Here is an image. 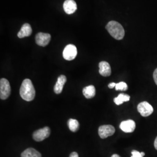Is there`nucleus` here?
Here are the masks:
<instances>
[{
    "label": "nucleus",
    "mask_w": 157,
    "mask_h": 157,
    "mask_svg": "<svg viewBox=\"0 0 157 157\" xmlns=\"http://www.w3.org/2000/svg\"><path fill=\"white\" fill-rule=\"evenodd\" d=\"M20 95L24 100L32 101L36 95V91L32 81L26 78L23 81L20 88Z\"/></svg>",
    "instance_id": "obj_1"
},
{
    "label": "nucleus",
    "mask_w": 157,
    "mask_h": 157,
    "mask_svg": "<svg viewBox=\"0 0 157 157\" xmlns=\"http://www.w3.org/2000/svg\"><path fill=\"white\" fill-rule=\"evenodd\" d=\"M108 33L115 39L122 40L124 36V30L123 26L116 21H110L105 27Z\"/></svg>",
    "instance_id": "obj_2"
},
{
    "label": "nucleus",
    "mask_w": 157,
    "mask_h": 157,
    "mask_svg": "<svg viewBox=\"0 0 157 157\" xmlns=\"http://www.w3.org/2000/svg\"><path fill=\"white\" fill-rule=\"evenodd\" d=\"M11 86L9 81L2 78L0 80V98L1 100H6L11 94Z\"/></svg>",
    "instance_id": "obj_3"
},
{
    "label": "nucleus",
    "mask_w": 157,
    "mask_h": 157,
    "mask_svg": "<svg viewBox=\"0 0 157 157\" xmlns=\"http://www.w3.org/2000/svg\"><path fill=\"white\" fill-rule=\"evenodd\" d=\"M63 57L67 61L74 59L78 54V50L76 46L73 44H68L63 51Z\"/></svg>",
    "instance_id": "obj_4"
},
{
    "label": "nucleus",
    "mask_w": 157,
    "mask_h": 157,
    "mask_svg": "<svg viewBox=\"0 0 157 157\" xmlns=\"http://www.w3.org/2000/svg\"><path fill=\"white\" fill-rule=\"evenodd\" d=\"M50 135V129L48 127H44L35 131L33 134V138L36 141H41L48 138Z\"/></svg>",
    "instance_id": "obj_5"
},
{
    "label": "nucleus",
    "mask_w": 157,
    "mask_h": 157,
    "mask_svg": "<svg viewBox=\"0 0 157 157\" xmlns=\"http://www.w3.org/2000/svg\"><path fill=\"white\" fill-rule=\"evenodd\" d=\"M137 110L143 117H147L151 115L154 109L151 105L147 102H141L137 105Z\"/></svg>",
    "instance_id": "obj_6"
},
{
    "label": "nucleus",
    "mask_w": 157,
    "mask_h": 157,
    "mask_svg": "<svg viewBox=\"0 0 157 157\" xmlns=\"http://www.w3.org/2000/svg\"><path fill=\"white\" fill-rule=\"evenodd\" d=\"M115 132V128L109 124L102 125L98 128V135L101 139H106L109 136H111Z\"/></svg>",
    "instance_id": "obj_7"
},
{
    "label": "nucleus",
    "mask_w": 157,
    "mask_h": 157,
    "mask_svg": "<svg viewBox=\"0 0 157 157\" xmlns=\"http://www.w3.org/2000/svg\"><path fill=\"white\" fill-rule=\"evenodd\" d=\"M51 35L48 33L40 32L36 36V43L37 45L45 47L48 45L51 40Z\"/></svg>",
    "instance_id": "obj_8"
},
{
    "label": "nucleus",
    "mask_w": 157,
    "mask_h": 157,
    "mask_svg": "<svg viewBox=\"0 0 157 157\" xmlns=\"http://www.w3.org/2000/svg\"><path fill=\"white\" fill-rule=\"evenodd\" d=\"M120 128L125 133H132L136 129L135 121L131 119L123 121L120 124Z\"/></svg>",
    "instance_id": "obj_9"
},
{
    "label": "nucleus",
    "mask_w": 157,
    "mask_h": 157,
    "mask_svg": "<svg viewBox=\"0 0 157 157\" xmlns=\"http://www.w3.org/2000/svg\"><path fill=\"white\" fill-rule=\"evenodd\" d=\"M63 8L65 12L67 14H72L77 10V4L74 0H65L63 4Z\"/></svg>",
    "instance_id": "obj_10"
},
{
    "label": "nucleus",
    "mask_w": 157,
    "mask_h": 157,
    "mask_svg": "<svg viewBox=\"0 0 157 157\" xmlns=\"http://www.w3.org/2000/svg\"><path fill=\"white\" fill-rule=\"evenodd\" d=\"M99 73L102 76H109L111 74V68L108 62L101 61L99 63Z\"/></svg>",
    "instance_id": "obj_11"
},
{
    "label": "nucleus",
    "mask_w": 157,
    "mask_h": 157,
    "mask_svg": "<svg viewBox=\"0 0 157 157\" xmlns=\"http://www.w3.org/2000/svg\"><path fill=\"white\" fill-rule=\"evenodd\" d=\"M32 33V29L29 23H25L19 32L17 33V37L19 39H22L26 37L30 36Z\"/></svg>",
    "instance_id": "obj_12"
},
{
    "label": "nucleus",
    "mask_w": 157,
    "mask_h": 157,
    "mask_svg": "<svg viewBox=\"0 0 157 157\" xmlns=\"http://www.w3.org/2000/svg\"><path fill=\"white\" fill-rule=\"evenodd\" d=\"M67 82V77L65 75H61L57 79L56 85L54 86V90L56 94H60L62 91L64 84Z\"/></svg>",
    "instance_id": "obj_13"
},
{
    "label": "nucleus",
    "mask_w": 157,
    "mask_h": 157,
    "mask_svg": "<svg viewBox=\"0 0 157 157\" xmlns=\"http://www.w3.org/2000/svg\"><path fill=\"white\" fill-rule=\"evenodd\" d=\"M95 87L93 85L85 87L83 90V94L86 98H92L95 95Z\"/></svg>",
    "instance_id": "obj_14"
},
{
    "label": "nucleus",
    "mask_w": 157,
    "mask_h": 157,
    "mask_svg": "<svg viewBox=\"0 0 157 157\" xmlns=\"http://www.w3.org/2000/svg\"><path fill=\"white\" fill-rule=\"evenodd\" d=\"M21 157H41V155L33 148H29L21 154Z\"/></svg>",
    "instance_id": "obj_15"
},
{
    "label": "nucleus",
    "mask_w": 157,
    "mask_h": 157,
    "mask_svg": "<svg viewBox=\"0 0 157 157\" xmlns=\"http://www.w3.org/2000/svg\"><path fill=\"white\" fill-rule=\"evenodd\" d=\"M130 97L129 95H128L126 94L121 93V94H119L117 97L115 98L113 101L117 105H121L122 104H123L124 102L129 101L130 100Z\"/></svg>",
    "instance_id": "obj_16"
},
{
    "label": "nucleus",
    "mask_w": 157,
    "mask_h": 157,
    "mask_svg": "<svg viewBox=\"0 0 157 157\" xmlns=\"http://www.w3.org/2000/svg\"><path fill=\"white\" fill-rule=\"evenodd\" d=\"M67 124L70 130L73 132L78 131L79 128V123L78 121L74 119H69L67 121Z\"/></svg>",
    "instance_id": "obj_17"
},
{
    "label": "nucleus",
    "mask_w": 157,
    "mask_h": 157,
    "mask_svg": "<svg viewBox=\"0 0 157 157\" xmlns=\"http://www.w3.org/2000/svg\"><path fill=\"white\" fill-rule=\"evenodd\" d=\"M128 89V85L124 82H119L117 84H116V86H115V89L116 90H121V91H126Z\"/></svg>",
    "instance_id": "obj_18"
},
{
    "label": "nucleus",
    "mask_w": 157,
    "mask_h": 157,
    "mask_svg": "<svg viewBox=\"0 0 157 157\" xmlns=\"http://www.w3.org/2000/svg\"><path fill=\"white\" fill-rule=\"evenodd\" d=\"M145 155V153L144 152H140L136 150H133L132 151V156L131 157H143Z\"/></svg>",
    "instance_id": "obj_19"
},
{
    "label": "nucleus",
    "mask_w": 157,
    "mask_h": 157,
    "mask_svg": "<svg viewBox=\"0 0 157 157\" xmlns=\"http://www.w3.org/2000/svg\"><path fill=\"white\" fill-rule=\"evenodd\" d=\"M153 78H154L155 84L157 85V68L154 71V73H153Z\"/></svg>",
    "instance_id": "obj_20"
},
{
    "label": "nucleus",
    "mask_w": 157,
    "mask_h": 157,
    "mask_svg": "<svg viewBox=\"0 0 157 157\" xmlns=\"http://www.w3.org/2000/svg\"><path fill=\"white\" fill-rule=\"evenodd\" d=\"M69 157H78V154L76 152H73L70 154Z\"/></svg>",
    "instance_id": "obj_21"
},
{
    "label": "nucleus",
    "mask_w": 157,
    "mask_h": 157,
    "mask_svg": "<svg viewBox=\"0 0 157 157\" xmlns=\"http://www.w3.org/2000/svg\"><path fill=\"white\" fill-rule=\"evenodd\" d=\"M116 83H109V84H108V87L109 88V89H113V88H114L115 86H116Z\"/></svg>",
    "instance_id": "obj_22"
},
{
    "label": "nucleus",
    "mask_w": 157,
    "mask_h": 157,
    "mask_svg": "<svg viewBox=\"0 0 157 157\" xmlns=\"http://www.w3.org/2000/svg\"><path fill=\"white\" fill-rule=\"evenodd\" d=\"M154 147H155V148L157 150V137L154 141Z\"/></svg>",
    "instance_id": "obj_23"
},
{
    "label": "nucleus",
    "mask_w": 157,
    "mask_h": 157,
    "mask_svg": "<svg viewBox=\"0 0 157 157\" xmlns=\"http://www.w3.org/2000/svg\"><path fill=\"white\" fill-rule=\"evenodd\" d=\"M111 157H121L118 154H113Z\"/></svg>",
    "instance_id": "obj_24"
}]
</instances>
